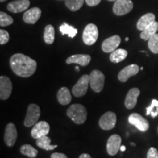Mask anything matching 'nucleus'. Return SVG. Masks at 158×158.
<instances>
[{"label":"nucleus","instance_id":"f257e3e1","mask_svg":"<svg viewBox=\"0 0 158 158\" xmlns=\"http://www.w3.org/2000/svg\"><path fill=\"white\" fill-rule=\"evenodd\" d=\"M10 64L14 73L23 78L32 76L37 69L36 61L22 54L13 55L10 59Z\"/></svg>","mask_w":158,"mask_h":158},{"label":"nucleus","instance_id":"f03ea898","mask_svg":"<svg viewBox=\"0 0 158 158\" xmlns=\"http://www.w3.org/2000/svg\"><path fill=\"white\" fill-rule=\"evenodd\" d=\"M67 115L77 124L84 123L87 118V110L81 104H73L67 110Z\"/></svg>","mask_w":158,"mask_h":158},{"label":"nucleus","instance_id":"7ed1b4c3","mask_svg":"<svg viewBox=\"0 0 158 158\" xmlns=\"http://www.w3.org/2000/svg\"><path fill=\"white\" fill-rule=\"evenodd\" d=\"M105 76L101 71L94 70L89 75V84L92 89L95 92H100L103 89Z\"/></svg>","mask_w":158,"mask_h":158},{"label":"nucleus","instance_id":"20e7f679","mask_svg":"<svg viewBox=\"0 0 158 158\" xmlns=\"http://www.w3.org/2000/svg\"><path fill=\"white\" fill-rule=\"evenodd\" d=\"M98 29L94 23H89L83 31V41L86 45H92L96 43L98 38Z\"/></svg>","mask_w":158,"mask_h":158},{"label":"nucleus","instance_id":"39448f33","mask_svg":"<svg viewBox=\"0 0 158 158\" xmlns=\"http://www.w3.org/2000/svg\"><path fill=\"white\" fill-rule=\"evenodd\" d=\"M40 116V109L36 104H30L27 109V116L24 120V125L26 127H29L35 125L38 121Z\"/></svg>","mask_w":158,"mask_h":158},{"label":"nucleus","instance_id":"423d86ee","mask_svg":"<svg viewBox=\"0 0 158 158\" xmlns=\"http://www.w3.org/2000/svg\"><path fill=\"white\" fill-rule=\"evenodd\" d=\"M133 3L131 0H116L113 6L114 13L118 16L124 15L131 12Z\"/></svg>","mask_w":158,"mask_h":158},{"label":"nucleus","instance_id":"0eeeda50","mask_svg":"<svg viewBox=\"0 0 158 158\" xmlns=\"http://www.w3.org/2000/svg\"><path fill=\"white\" fill-rule=\"evenodd\" d=\"M89 84V76L88 75L82 76L73 87L72 92L73 95L77 98L85 95L87 92Z\"/></svg>","mask_w":158,"mask_h":158},{"label":"nucleus","instance_id":"6e6552de","mask_svg":"<svg viewBox=\"0 0 158 158\" xmlns=\"http://www.w3.org/2000/svg\"><path fill=\"white\" fill-rule=\"evenodd\" d=\"M116 123V116L112 111L105 113L99 120V125L104 130H110L115 127Z\"/></svg>","mask_w":158,"mask_h":158},{"label":"nucleus","instance_id":"1a4fd4ad","mask_svg":"<svg viewBox=\"0 0 158 158\" xmlns=\"http://www.w3.org/2000/svg\"><path fill=\"white\" fill-rule=\"evenodd\" d=\"M128 122L130 124L135 126L141 132H146L149 127V123L146 118L137 113L130 114L128 118Z\"/></svg>","mask_w":158,"mask_h":158},{"label":"nucleus","instance_id":"9d476101","mask_svg":"<svg viewBox=\"0 0 158 158\" xmlns=\"http://www.w3.org/2000/svg\"><path fill=\"white\" fill-rule=\"evenodd\" d=\"M122 143V138L117 134L112 135L108 138L106 145L107 152L110 156H114L118 153L120 150Z\"/></svg>","mask_w":158,"mask_h":158},{"label":"nucleus","instance_id":"9b49d317","mask_svg":"<svg viewBox=\"0 0 158 158\" xmlns=\"http://www.w3.org/2000/svg\"><path fill=\"white\" fill-rule=\"evenodd\" d=\"M13 84L8 77L1 76L0 77V98L1 100H5L10 96Z\"/></svg>","mask_w":158,"mask_h":158},{"label":"nucleus","instance_id":"f8f14e48","mask_svg":"<svg viewBox=\"0 0 158 158\" xmlns=\"http://www.w3.org/2000/svg\"><path fill=\"white\" fill-rule=\"evenodd\" d=\"M49 130H50V126L48 122L40 121L35 124L31 131V135L33 138L37 139L42 136L48 135Z\"/></svg>","mask_w":158,"mask_h":158},{"label":"nucleus","instance_id":"ddd939ff","mask_svg":"<svg viewBox=\"0 0 158 158\" xmlns=\"http://www.w3.org/2000/svg\"><path fill=\"white\" fill-rule=\"evenodd\" d=\"M121 43V38L118 35H114L106 39L102 43V50L105 53H112L116 50Z\"/></svg>","mask_w":158,"mask_h":158},{"label":"nucleus","instance_id":"4468645a","mask_svg":"<svg viewBox=\"0 0 158 158\" xmlns=\"http://www.w3.org/2000/svg\"><path fill=\"white\" fill-rule=\"evenodd\" d=\"M17 130L15 124L13 123H9L6 126L5 133V141L7 147H13L16 142L17 139Z\"/></svg>","mask_w":158,"mask_h":158},{"label":"nucleus","instance_id":"2eb2a0df","mask_svg":"<svg viewBox=\"0 0 158 158\" xmlns=\"http://www.w3.org/2000/svg\"><path fill=\"white\" fill-rule=\"evenodd\" d=\"M30 5L29 0H14L7 5V10L13 13L27 11Z\"/></svg>","mask_w":158,"mask_h":158},{"label":"nucleus","instance_id":"dca6fc26","mask_svg":"<svg viewBox=\"0 0 158 158\" xmlns=\"http://www.w3.org/2000/svg\"><path fill=\"white\" fill-rule=\"evenodd\" d=\"M138 72H139V67L137 64L128 65L118 73V78L121 82H126L130 77L135 76Z\"/></svg>","mask_w":158,"mask_h":158},{"label":"nucleus","instance_id":"f3484780","mask_svg":"<svg viewBox=\"0 0 158 158\" xmlns=\"http://www.w3.org/2000/svg\"><path fill=\"white\" fill-rule=\"evenodd\" d=\"M41 10L39 7H32L24 13L23 15V20L25 23L29 24H35L41 16Z\"/></svg>","mask_w":158,"mask_h":158},{"label":"nucleus","instance_id":"a211bd4d","mask_svg":"<svg viewBox=\"0 0 158 158\" xmlns=\"http://www.w3.org/2000/svg\"><path fill=\"white\" fill-rule=\"evenodd\" d=\"M91 61V56L88 54H76L68 57L66 59L68 64H78L83 67L87 66Z\"/></svg>","mask_w":158,"mask_h":158},{"label":"nucleus","instance_id":"6ab92c4d","mask_svg":"<svg viewBox=\"0 0 158 158\" xmlns=\"http://www.w3.org/2000/svg\"><path fill=\"white\" fill-rule=\"evenodd\" d=\"M140 90L138 88H133L128 92L124 101V106L127 109H132L136 106Z\"/></svg>","mask_w":158,"mask_h":158},{"label":"nucleus","instance_id":"aec40b11","mask_svg":"<svg viewBox=\"0 0 158 158\" xmlns=\"http://www.w3.org/2000/svg\"><path fill=\"white\" fill-rule=\"evenodd\" d=\"M154 21H155V15L152 13H147L140 18V19L138 21L137 25H136L137 29L140 31H143Z\"/></svg>","mask_w":158,"mask_h":158},{"label":"nucleus","instance_id":"412c9836","mask_svg":"<svg viewBox=\"0 0 158 158\" xmlns=\"http://www.w3.org/2000/svg\"><path fill=\"white\" fill-rule=\"evenodd\" d=\"M157 31L158 22L157 21H154L152 23H151L149 26H148L147 28L142 31L140 36H141V38L144 40H149L153 35L157 34Z\"/></svg>","mask_w":158,"mask_h":158},{"label":"nucleus","instance_id":"4be33fe9","mask_svg":"<svg viewBox=\"0 0 158 158\" xmlns=\"http://www.w3.org/2000/svg\"><path fill=\"white\" fill-rule=\"evenodd\" d=\"M57 99L60 104L65 106L71 102L72 97H71L70 92L67 87H62L57 92Z\"/></svg>","mask_w":158,"mask_h":158},{"label":"nucleus","instance_id":"5701e85b","mask_svg":"<svg viewBox=\"0 0 158 158\" xmlns=\"http://www.w3.org/2000/svg\"><path fill=\"white\" fill-rule=\"evenodd\" d=\"M127 56V51L124 49H116L110 55V60L113 63H118L124 60Z\"/></svg>","mask_w":158,"mask_h":158},{"label":"nucleus","instance_id":"b1692460","mask_svg":"<svg viewBox=\"0 0 158 158\" xmlns=\"http://www.w3.org/2000/svg\"><path fill=\"white\" fill-rule=\"evenodd\" d=\"M51 138L48 136L44 135L37 138L36 144L37 147L45 150H53L57 147V145H51Z\"/></svg>","mask_w":158,"mask_h":158},{"label":"nucleus","instance_id":"393cba45","mask_svg":"<svg viewBox=\"0 0 158 158\" xmlns=\"http://www.w3.org/2000/svg\"><path fill=\"white\" fill-rule=\"evenodd\" d=\"M44 41L47 44L51 45L54 42L55 39V30L52 25L48 24L45 27L43 34Z\"/></svg>","mask_w":158,"mask_h":158},{"label":"nucleus","instance_id":"a878e982","mask_svg":"<svg viewBox=\"0 0 158 158\" xmlns=\"http://www.w3.org/2000/svg\"><path fill=\"white\" fill-rule=\"evenodd\" d=\"M59 30L62 32V35H68V36L69 37H71V38H73V37H76L77 33H78L77 29L74 28L72 26L68 24L67 23H64L62 26H60Z\"/></svg>","mask_w":158,"mask_h":158},{"label":"nucleus","instance_id":"bb28decb","mask_svg":"<svg viewBox=\"0 0 158 158\" xmlns=\"http://www.w3.org/2000/svg\"><path fill=\"white\" fill-rule=\"evenodd\" d=\"M20 150H21V154L30 158L36 157L37 154H38L37 150L35 149L32 146L29 145V144H24V145H23Z\"/></svg>","mask_w":158,"mask_h":158},{"label":"nucleus","instance_id":"cd10ccee","mask_svg":"<svg viewBox=\"0 0 158 158\" xmlns=\"http://www.w3.org/2000/svg\"><path fill=\"white\" fill-rule=\"evenodd\" d=\"M84 0H65V5L70 10L76 12L82 7Z\"/></svg>","mask_w":158,"mask_h":158},{"label":"nucleus","instance_id":"c85d7f7f","mask_svg":"<svg viewBox=\"0 0 158 158\" xmlns=\"http://www.w3.org/2000/svg\"><path fill=\"white\" fill-rule=\"evenodd\" d=\"M146 115H151L152 118H155L158 116V100L154 99L149 107L147 108Z\"/></svg>","mask_w":158,"mask_h":158},{"label":"nucleus","instance_id":"c756f323","mask_svg":"<svg viewBox=\"0 0 158 158\" xmlns=\"http://www.w3.org/2000/svg\"><path fill=\"white\" fill-rule=\"evenodd\" d=\"M148 47L154 54H158V34H155L148 40Z\"/></svg>","mask_w":158,"mask_h":158},{"label":"nucleus","instance_id":"7c9ffc66","mask_svg":"<svg viewBox=\"0 0 158 158\" xmlns=\"http://www.w3.org/2000/svg\"><path fill=\"white\" fill-rule=\"evenodd\" d=\"M13 23V19L10 15L4 12H0V26L2 27H7Z\"/></svg>","mask_w":158,"mask_h":158},{"label":"nucleus","instance_id":"2f4dec72","mask_svg":"<svg viewBox=\"0 0 158 158\" xmlns=\"http://www.w3.org/2000/svg\"><path fill=\"white\" fill-rule=\"evenodd\" d=\"M10 40V35L9 33L6 30L4 29H1L0 30V44L4 45L8 43Z\"/></svg>","mask_w":158,"mask_h":158},{"label":"nucleus","instance_id":"473e14b6","mask_svg":"<svg viewBox=\"0 0 158 158\" xmlns=\"http://www.w3.org/2000/svg\"><path fill=\"white\" fill-rule=\"evenodd\" d=\"M147 158H158V151L156 148L151 147L147 152Z\"/></svg>","mask_w":158,"mask_h":158},{"label":"nucleus","instance_id":"72a5a7b5","mask_svg":"<svg viewBox=\"0 0 158 158\" xmlns=\"http://www.w3.org/2000/svg\"><path fill=\"white\" fill-rule=\"evenodd\" d=\"M86 5L88 6H90V7H94V6H97L100 4L101 0H85Z\"/></svg>","mask_w":158,"mask_h":158},{"label":"nucleus","instance_id":"f704fd0d","mask_svg":"<svg viewBox=\"0 0 158 158\" xmlns=\"http://www.w3.org/2000/svg\"><path fill=\"white\" fill-rule=\"evenodd\" d=\"M51 158H68V157L63 153L56 152V153H53L52 155H51Z\"/></svg>","mask_w":158,"mask_h":158},{"label":"nucleus","instance_id":"c9c22d12","mask_svg":"<svg viewBox=\"0 0 158 158\" xmlns=\"http://www.w3.org/2000/svg\"><path fill=\"white\" fill-rule=\"evenodd\" d=\"M79 158H92V157H91V156L89 155V154L84 153V154H82V155H81Z\"/></svg>","mask_w":158,"mask_h":158},{"label":"nucleus","instance_id":"e433bc0d","mask_svg":"<svg viewBox=\"0 0 158 158\" xmlns=\"http://www.w3.org/2000/svg\"><path fill=\"white\" fill-rule=\"evenodd\" d=\"M126 150V147L125 146H121V147H120V151L121 152H124Z\"/></svg>","mask_w":158,"mask_h":158},{"label":"nucleus","instance_id":"4c0bfd02","mask_svg":"<svg viewBox=\"0 0 158 158\" xmlns=\"http://www.w3.org/2000/svg\"><path fill=\"white\" fill-rule=\"evenodd\" d=\"M76 70L77 71H79V68H78V67H76Z\"/></svg>","mask_w":158,"mask_h":158},{"label":"nucleus","instance_id":"58836bf2","mask_svg":"<svg viewBox=\"0 0 158 158\" xmlns=\"http://www.w3.org/2000/svg\"><path fill=\"white\" fill-rule=\"evenodd\" d=\"M7 1V0H0V2H6Z\"/></svg>","mask_w":158,"mask_h":158},{"label":"nucleus","instance_id":"ea45409f","mask_svg":"<svg viewBox=\"0 0 158 158\" xmlns=\"http://www.w3.org/2000/svg\"><path fill=\"white\" fill-rule=\"evenodd\" d=\"M125 40H126V41H128V40H129V37H126V38H125Z\"/></svg>","mask_w":158,"mask_h":158},{"label":"nucleus","instance_id":"a19ab883","mask_svg":"<svg viewBox=\"0 0 158 158\" xmlns=\"http://www.w3.org/2000/svg\"><path fill=\"white\" fill-rule=\"evenodd\" d=\"M108 1H110V2H116V0H108Z\"/></svg>","mask_w":158,"mask_h":158},{"label":"nucleus","instance_id":"79ce46f5","mask_svg":"<svg viewBox=\"0 0 158 158\" xmlns=\"http://www.w3.org/2000/svg\"><path fill=\"white\" fill-rule=\"evenodd\" d=\"M140 69H141V70H143V68H140Z\"/></svg>","mask_w":158,"mask_h":158},{"label":"nucleus","instance_id":"37998d69","mask_svg":"<svg viewBox=\"0 0 158 158\" xmlns=\"http://www.w3.org/2000/svg\"><path fill=\"white\" fill-rule=\"evenodd\" d=\"M157 130H158V128H157Z\"/></svg>","mask_w":158,"mask_h":158}]
</instances>
